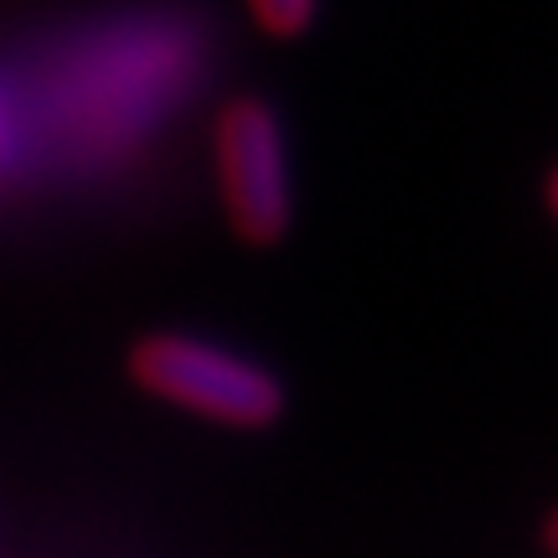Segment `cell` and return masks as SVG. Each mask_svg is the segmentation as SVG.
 I'll list each match as a JSON object with an SVG mask.
<instances>
[{
  "mask_svg": "<svg viewBox=\"0 0 558 558\" xmlns=\"http://www.w3.org/2000/svg\"><path fill=\"white\" fill-rule=\"evenodd\" d=\"M16 94L32 202H135L186 145L218 78L213 21L177 5H120L68 21L0 62Z\"/></svg>",
  "mask_w": 558,
  "mask_h": 558,
  "instance_id": "cell-1",
  "label": "cell"
},
{
  "mask_svg": "<svg viewBox=\"0 0 558 558\" xmlns=\"http://www.w3.org/2000/svg\"><path fill=\"white\" fill-rule=\"evenodd\" d=\"M124 373L150 403L192 414L218 429L264 435L290 414V383L243 347L202 331H145L124 352Z\"/></svg>",
  "mask_w": 558,
  "mask_h": 558,
  "instance_id": "cell-2",
  "label": "cell"
},
{
  "mask_svg": "<svg viewBox=\"0 0 558 558\" xmlns=\"http://www.w3.org/2000/svg\"><path fill=\"white\" fill-rule=\"evenodd\" d=\"M207 177L222 222L248 248H275L300 218L295 135L269 94H228L207 109Z\"/></svg>",
  "mask_w": 558,
  "mask_h": 558,
  "instance_id": "cell-3",
  "label": "cell"
},
{
  "mask_svg": "<svg viewBox=\"0 0 558 558\" xmlns=\"http://www.w3.org/2000/svg\"><path fill=\"white\" fill-rule=\"evenodd\" d=\"M32 202V171H26V135H21L16 94L0 73V218H11Z\"/></svg>",
  "mask_w": 558,
  "mask_h": 558,
  "instance_id": "cell-4",
  "label": "cell"
},
{
  "mask_svg": "<svg viewBox=\"0 0 558 558\" xmlns=\"http://www.w3.org/2000/svg\"><path fill=\"white\" fill-rule=\"evenodd\" d=\"M248 16L259 21V32H269V37L295 41L320 21V0H248Z\"/></svg>",
  "mask_w": 558,
  "mask_h": 558,
  "instance_id": "cell-5",
  "label": "cell"
}]
</instances>
